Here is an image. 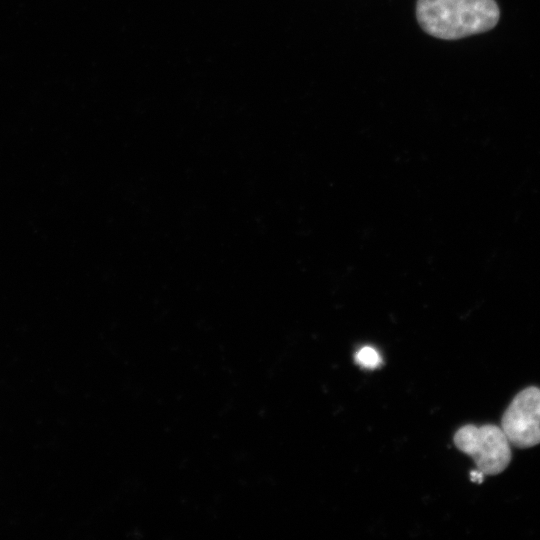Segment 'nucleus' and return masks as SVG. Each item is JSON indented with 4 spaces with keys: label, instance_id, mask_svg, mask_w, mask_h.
<instances>
[{
    "label": "nucleus",
    "instance_id": "4",
    "mask_svg": "<svg viewBox=\"0 0 540 540\" xmlns=\"http://www.w3.org/2000/svg\"><path fill=\"white\" fill-rule=\"evenodd\" d=\"M355 361L363 368L375 369L382 363V358L375 348L365 346L356 352Z\"/></svg>",
    "mask_w": 540,
    "mask_h": 540
},
{
    "label": "nucleus",
    "instance_id": "2",
    "mask_svg": "<svg viewBox=\"0 0 540 540\" xmlns=\"http://www.w3.org/2000/svg\"><path fill=\"white\" fill-rule=\"evenodd\" d=\"M454 443L459 450L473 458L484 475L503 472L511 461L510 442L496 425H465L455 433Z\"/></svg>",
    "mask_w": 540,
    "mask_h": 540
},
{
    "label": "nucleus",
    "instance_id": "1",
    "mask_svg": "<svg viewBox=\"0 0 540 540\" xmlns=\"http://www.w3.org/2000/svg\"><path fill=\"white\" fill-rule=\"evenodd\" d=\"M416 16L429 35L455 40L492 29L500 10L494 0H418Z\"/></svg>",
    "mask_w": 540,
    "mask_h": 540
},
{
    "label": "nucleus",
    "instance_id": "3",
    "mask_svg": "<svg viewBox=\"0 0 540 540\" xmlns=\"http://www.w3.org/2000/svg\"><path fill=\"white\" fill-rule=\"evenodd\" d=\"M501 429L518 448L540 444V388H525L514 397L503 414Z\"/></svg>",
    "mask_w": 540,
    "mask_h": 540
},
{
    "label": "nucleus",
    "instance_id": "5",
    "mask_svg": "<svg viewBox=\"0 0 540 540\" xmlns=\"http://www.w3.org/2000/svg\"><path fill=\"white\" fill-rule=\"evenodd\" d=\"M470 479L472 482L481 483L484 479V473L480 470H473L470 472Z\"/></svg>",
    "mask_w": 540,
    "mask_h": 540
}]
</instances>
